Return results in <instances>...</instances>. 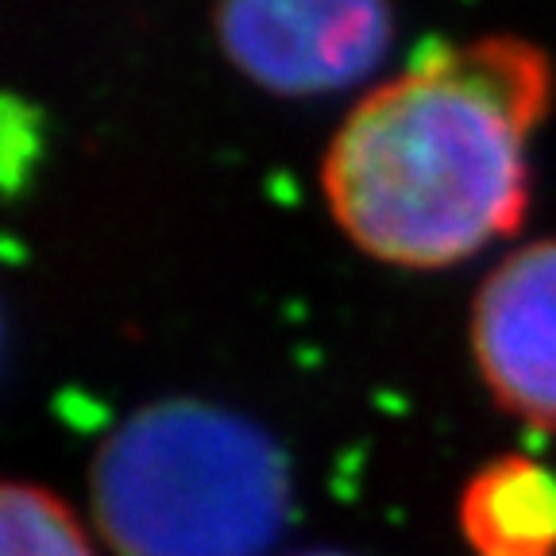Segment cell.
Segmentation results:
<instances>
[{"mask_svg":"<svg viewBox=\"0 0 556 556\" xmlns=\"http://www.w3.org/2000/svg\"><path fill=\"white\" fill-rule=\"evenodd\" d=\"M553 62L518 35L429 47L344 116L321 163L332 217L359 252L433 270L503 240L530 205V136Z\"/></svg>","mask_w":556,"mask_h":556,"instance_id":"6da1fadb","label":"cell"},{"mask_svg":"<svg viewBox=\"0 0 556 556\" xmlns=\"http://www.w3.org/2000/svg\"><path fill=\"white\" fill-rule=\"evenodd\" d=\"M93 514L121 556H263L290 468L248 417L193 399L143 406L97 448Z\"/></svg>","mask_w":556,"mask_h":556,"instance_id":"7a4b0ae2","label":"cell"},{"mask_svg":"<svg viewBox=\"0 0 556 556\" xmlns=\"http://www.w3.org/2000/svg\"><path fill=\"white\" fill-rule=\"evenodd\" d=\"M217 43L243 78L270 93H332L387 54L394 35L391 9L375 0H243L213 12Z\"/></svg>","mask_w":556,"mask_h":556,"instance_id":"3957f363","label":"cell"},{"mask_svg":"<svg viewBox=\"0 0 556 556\" xmlns=\"http://www.w3.org/2000/svg\"><path fill=\"white\" fill-rule=\"evenodd\" d=\"M471 356L498 406L556 433V240L518 248L486 275L471 305Z\"/></svg>","mask_w":556,"mask_h":556,"instance_id":"277c9868","label":"cell"},{"mask_svg":"<svg viewBox=\"0 0 556 556\" xmlns=\"http://www.w3.org/2000/svg\"><path fill=\"white\" fill-rule=\"evenodd\" d=\"M460 530L479 556H556V476L530 456H498L464 486Z\"/></svg>","mask_w":556,"mask_h":556,"instance_id":"5b68a950","label":"cell"},{"mask_svg":"<svg viewBox=\"0 0 556 556\" xmlns=\"http://www.w3.org/2000/svg\"><path fill=\"white\" fill-rule=\"evenodd\" d=\"M0 556H93V545L47 486L0 479Z\"/></svg>","mask_w":556,"mask_h":556,"instance_id":"8992f818","label":"cell"},{"mask_svg":"<svg viewBox=\"0 0 556 556\" xmlns=\"http://www.w3.org/2000/svg\"><path fill=\"white\" fill-rule=\"evenodd\" d=\"M313 556H344V553H313Z\"/></svg>","mask_w":556,"mask_h":556,"instance_id":"52a82bcc","label":"cell"}]
</instances>
